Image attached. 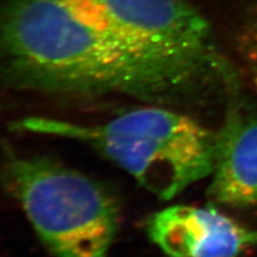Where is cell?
Masks as SVG:
<instances>
[{
	"mask_svg": "<svg viewBox=\"0 0 257 257\" xmlns=\"http://www.w3.org/2000/svg\"><path fill=\"white\" fill-rule=\"evenodd\" d=\"M0 82L44 94L125 95L161 106L195 92L134 49L99 0H6Z\"/></svg>",
	"mask_w": 257,
	"mask_h": 257,
	"instance_id": "1",
	"label": "cell"
},
{
	"mask_svg": "<svg viewBox=\"0 0 257 257\" xmlns=\"http://www.w3.org/2000/svg\"><path fill=\"white\" fill-rule=\"evenodd\" d=\"M14 126L86 144L162 200L211 176L214 166L217 134L170 106L136 108L101 124L27 117Z\"/></svg>",
	"mask_w": 257,
	"mask_h": 257,
	"instance_id": "2",
	"label": "cell"
},
{
	"mask_svg": "<svg viewBox=\"0 0 257 257\" xmlns=\"http://www.w3.org/2000/svg\"><path fill=\"white\" fill-rule=\"evenodd\" d=\"M3 181L55 257H110L119 230L117 199L100 182L40 155L6 154Z\"/></svg>",
	"mask_w": 257,
	"mask_h": 257,
	"instance_id": "3",
	"label": "cell"
},
{
	"mask_svg": "<svg viewBox=\"0 0 257 257\" xmlns=\"http://www.w3.org/2000/svg\"><path fill=\"white\" fill-rule=\"evenodd\" d=\"M120 36L195 91L231 85L232 69L208 21L189 0H99Z\"/></svg>",
	"mask_w": 257,
	"mask_h": 257,
	"instance_id": "4",
	"label": "cell"
},
{
	"mask_svg": "<svg viewBox=\"0 0 257 257\" xmlns=\"http://www.w3.org/2000/svg\"><path fill=\"white\" fill-rule=\"evenodd\" d=\"M146 230L169 257H237L257 246V230L211 206L172 205L148 218Z\"/></svg>",
	"mask_w": 257,
	"mask_h": 257,
	"instance_id": "5",
	"label": "cell"
},
{
	"mask_svg": "<svg viewBox=\"0 0 257 257\" xmlns=\"http://www.w3.org/2000/svg\"><path fill=\"white\" fill-rule=\"evenodd\" d=\"M216 134L208 197L224 206H257V111L233 99Z\"/></svg>",
	"mask_w": 257,
	"mask_h": 257,
	"instance_id": "6",
	"label": "cell"
},
{
	"mask_svg": "<svg viewBox=\"0 0 257 257\" xmlns=\"http://www.w3.org/2000/svg\"><path fill=\"white\" fill-rule=\"evenodd\" d=\"M234 44L243 70L257 92V10L244 16L237 28Z\"/></svg>",
	"mask_w": 257,
	"mask_h": 257,
	"instance_id": "7",
	"label": "cell"
}]
</instances>
